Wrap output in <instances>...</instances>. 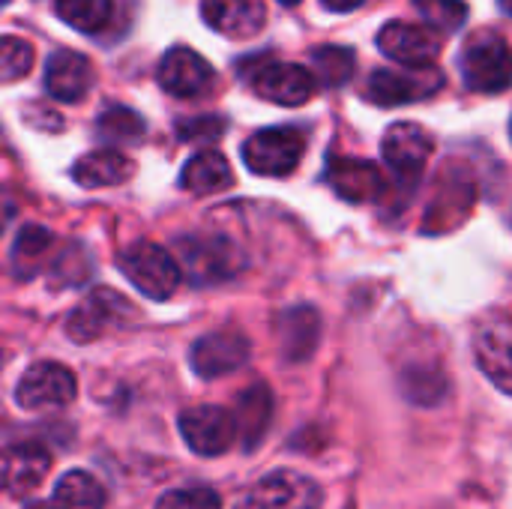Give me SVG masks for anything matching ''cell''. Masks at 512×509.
I'll return each mask as SVG.
<instances>
[{"instance_id":"obj_1","label":"cell","mask_w":512,"mask_h":509,"mask_svg":"<svg viewBox=\"0 0 512 509\" xmlns=\"http://www.w3.org/2000/svg\"><path fill=\"white\" fill-rule=\"evenodd\" d=\"M120 270L150 300H168L180 285L177 258L159 243H147V240L132 243L120 255Z\"/></svg>"},{"instance_id":"obj_2","label":"cell","mask_w":512,"mask_h":509,"mask_svg":"<svg viewBox=\"0 0 512 509\" xmlns=\"http://www.w3.org/2000/svg\"><path fill=\"white\" fill-rule=\"evenodd\" d=\"M462 78L477 93L510 87V48L501 33H474L462 51Z\"/></svg>"},{"instance_id":"obj_3","label":"cell","mask_w":512,"mask_h":509,"mask_svg":"<svg viewBox=\"0 0 512 509\" xmlns=\"http://www.w3.org/2000/svg\"><path fill=\"white\" fill-rule=\"evenodd\" d=\"M303 150H306V135L297 126H273L255 132L243 144V162L255 174L285 177L300 165Z\"/></svg>"},{"instance_id":"obj_4","label":"cell","mask_w":512,"mask_h":509,"mask_svg":"<svg viewBox=\"0 0 512 509\" xmlns=\"http://www.w3.org/2000/svg\"><path fill=\"white\" fill-rule=\"evenodd\" d=\"M324 492L321 486L297 471H273L258 480L240 509H321Z\"/></svg>"},{"instance_id":"obj_5","label":"cell","mask_w":512,"mask_h":509,"mask_svg":"<svg viewBox=\"0 0 512 509\" xmlns=\"http://www.w3.org/2000/svg\"><path fill=\"white\" fill-rule=\"evenodd\" d=\"M255 66L243 69V75H249L252 87L258 96L276 102V105H288V108H297V105H306L312 96H315V78L306 66H297V63H282V60H252Z\"/></svg>"},{"instance_id":"obj_6","label":"cell","mask_w":512,"mask_h":509,"mask_svg":"<svg viewBox=\"0 0 512 509\" xmlns=\"http://www.w3.org/2000/svg\"><path fill=\"white\" fill-rule=\"evenodd\" d=\"M444 87V72L435 66H423V69H375L369 84H366V96L375 105H408L417 99H429L432 93H438Z\"/></svg>"},{"instance_id":"obj_7","label":"cell","mask_w":512,"mask_h":509,"mask_svg":"<svg viewBox=\"0 0 512 509\" xmlns=\"http://www.w3.org/2000/svg\"><path fill=\"white\" fill-rule=\"evenodd\" d=\"M381 153L396 180L417 183L435 153V138L417 123H393L381 141Z\"/></svg>"},{"instance_id":"obj_8","label":"cell","mask_w":512,"mask_h":509,"mask_svg":"<svg viewBox=\"0 0 512 509\" xmlns=\"http://www.w3.org/2000/svg\"><path fill=\"white\" fill-rule=\"evenodd\" d=\"M78 393V384H75V375L60 366V363H33L18 387H15V402L24 408V411H45V408H63L75 399Z\"/></svg>"},{"instance_id":"obj_9","label":"cell","mask_w":512,"mask_h":509,"mask_svg":"<svg viewBox=\"0 0 512 509\" xmlns=\"http://www.w3.org/2000/svg\"><path fill=\"white\" fill-rule=\"evenodd\" d=\"M441 45H444V39L435 30H429L426 24H411V21H390L378 33V48L393 63H402L405 69L435 66Z\"/></svg>"},{"instance_id":"obj_10","label":"cell","mask_w":512,"mask_h":509,"mask_svg":"<svg viewBox=\"0 0 512 509\" xmlns=\"http://www.w3.org/2000/svg\"><path fill=\"white\" fill-rule=\"evenodd\" d=\"M180 432H183V441L189 444V450L198 456H207V459L228 453L237 441V426H234L231 411L216 408V405L183 411Z\"/></svg>"},{"instance_id":"obj_11","label":"cell","mask_w":512,"mask_h":509,"mask_svg":"<svg viewBox=\"0 0 512 509\" xmlns=\"http://www.w3.org/2000/svg\"><path fill=\"white\" fill-rule=\"evenodd\" d=\"M240 252L225 237H186L180 240V261L192 282H219L240 270Z\"/></svg>"},{"instance_id":"obj_12","label":"cell","mask_w":512,"mask_h":509,"mask_svg":"<svg viewBox=\"0 0 512 509\" xmlns=\"http://www.w3.org/2000/svg\"><path fill=\"white\" fill-rule=\"evenodd\" d=\"M51 471V453L33 441L0 450V492L9 498H27L42 486Z\"/></svg>"},{"instance_id":"obj_13","label":"cell","mask_w":512,"mask_h":509,"mask_svg":"<svg viewBox=\"0 0 512 509\" xmlns=\"http://www.w3.org/2000/svg\"><path fill=\"white\" fill-rule=\"evenodd\" d=\"M249 354H252V345L240 330H216V333L201 336L192 345L189 360L201 378H222V375L243 369L249 363Z\"/></svg>"},{"instance_id":"obj_14","label":"cell","mask_w":512,"mask_h":509,"mask_svg":"<svg viewBox=\"0 0 512 509\" xmlns=\"http://www.w3.org/2000/svg\"><path fill=\"white\" fill-rule=\"evenodd\" d=\"M126 315H135V309L111 288H99L81 306L72 309L66 321V333L72 336V342H96L105 330L120 324Z\"/></svg>"},{"instance_id":"obj_15","label":"cell","mask_w":512,"mask_h":509,"mask_svg":"<svg viewBox=\"0 0 512 509\" xmlns=\"http://www.w3.org/2000/svg\"><path fill=\"white\" fill-rule=\"evenodd\" d=\"M159 84L165 87V93H171L177 99H192V96H201L210 90L213 69L201 54L177 45L159 63Z\"/></svg>"},{"instance_id":"obj_16","label":"cell","mask_w":512,"mask_h":509,"mask_svg":"<svg viewBox=\"0 0 512 509\" xmlns=\"http://www.w3.org/2000/svg\"><path fill=\"white\" fill-rule=\"evenodd\" d=\"M327 183L336 189V195H342L345 201H354V204L381 198L384 186H387V180L375 162L351 159V156H333L327 162Z\"/></svg>"},{"instance_id":"obj_17","label":"cell","mask_w":512,"mask_h":509,"mask_svg":"<svg viewBox=\"0 0 512 509\" xmlns=\"http://www.w3.org/2000/svg\"><path fill=\"white\" fill-rule=\"evenodd\" d=\"M93 87V66L78 51H54L45 66V90L57 102H78Z\"/></svg>"},{"instance_id":"obj_18","label":"cell","mask_w":512,"mask_h":509,"mask_svg":"<svg viewBox=\"0 0 512 509\" xmlns=\"http://www.w3.org/2000/svg\"><path fill=\"white\" fill-rule=\"evenodd\" d=\"M201 15L231 39H249L267 24L264 0H201Z\"/></svg>"},{"instance_id":"obj_19","label":"cell","mask_w":512,"mask_h":509,"mask_svg":"<svg viewBox=\"0 0 512 509\" xmlns=\"http://www.w3.org/2000/svg\"><path fill=\"white\" fill-rule=\"evenodd\" d=\"M477 363L489 375V381L498 384V390L510 393L512 390V330L507 318L492 321L486 330L477 336Z\"/></svg>"},{"instance_id":"obj_20","label":"cell","mask_w":512,"mask_h":509,"mask_svg":"<svg viewBox=\"0 0 512 509\" xmlns=\"http://www.w3.org/2000/svg\"><path fill=\"white\" fill-rule=\"evenodd\" d=\"M72 177L75 183H81L84 189H102V186H120L132 177V162L114 150V147H102L93 150L87 156H81L72 165Z\"/></svg>"},{"instance_id":"obj_21","label":"cell","mask_w":512,"mask_h":509,"mask_svg":"<svg viewBox=\"0 0 512 509\" xmlns=\"http://www.w3.org/2000/svg\"><path fill=\"white\" fill-rule=\"evenodd\" d=\"M234 417V426H237V435L243 438V447L246 450H255L264 438V432L270 429V420H273V396L264 384H255L249 387L240 399H237V414Z\"/></svg>"},{"instance_id":"obj_22","label":"cell","mask_w":512,"mask_h":509,"mask_svg":"<svg viewBox=\"0 0 512 509\" xmlns=\"http://www.w3.org/2000/svg\"><path fill=\"white\" fill-rule=\"evenodd\" d=\"M234 183V174H231V165L222 153L216 150H201L195 153L183 174H180V186L192 195H213V192H222Z\"/></svg>"},{"instance_id":"obj_23","label":"cell","mask_w":512,"mask_h":509,"mask_svg":"<svg viewBox=\"0 0 512 509\" xmlns=\"http://www.w3.org/2000/svg\"><path fill=\"white\" fill-rule=\"evenodd\" d=\"M318 336H321V318L312 306H300V309H291L282 315L279 321V339H282V354L291 360V363H300L306 360L315 345H318Z\"/></svg>"},{"instance_id":"obj_24","label":"cell","mask_w":512,"mask_h":509,"mask_svg":"<svg viewBox=\"0 0 512 509\" xmlns=\"http://www.w3.org/2000/svg\"><path fill=\"white\" fill-rule=\"evenodd\" d=\"M105 489L84 471H69L57 480L51 498L45 504H33L30 509H102Z\"/></svg>"},{"instance_id":"obj_25","label":"cell","mask_w":512,"mask_h":509,"mask_svg":"<svg viewBox=\"0 0 512 509\" xmlns=\"http://www.w3.org/2000/svg\"><path fill=\"white\" fill-rule=\"evenodd\" d=\"M354 51L345 45H321L312 51V78L324 87H342L354 75Z\"/></svg>"},{"instance_id":"obj_26","label":"cell","mask_w":512,"mask_h":509,"mask_svg":"<svg viewBox=\"0 0 512 509\" xmlns=\"http://www.w3.org/2000/svg\"><path fill=\"white\" fill-rule=\"evenodd\" d=\"M54 6L57 15L81 33H99L114 12V0H54Z\"/></svg>"},{"instance_id":"obj_27","label":"cell","mask_w":512,"mask_h":509,"mask_svg":"<svg viewBox=\"0 0 512 509\" xmlns=\"http://www.w3.org/2000/svg\"><path fill=\"white\" fill-rule=\"evenodd\" d=\"M96 135L108 144H132V141H141L144 135V120L126 108V105H111L99 114L96 120Z\"/></svg>"},{"instance_id":"obj_28","label":"cell","mask_w":512,"mask_h":509,"mask_svg":"<svg viewBox=\"0 0 512 509\" xmlns=\"http://www.w3.org/2000/svg\"><path fill=\"white\" fill-rule=\"evenodd\" d=\"M417 12L429 24V30L441 33H456L465 27L468 18V3L465 0H414Z\"/></svg>"},{"instance_id":"obj_29","label":"cell","mask_w":512,"mask_h":509,"mask_svg":"<svg viewBox=\"0 0 512 509\" xmlns=\"http://www.w3.org/2000/svg\"><path fill=\"white\" fill-rule=\"evenodd\" d=\"M54 246V237L45 231V228H24L21 234H18V240H15V249H12V267L21 273V276H30L36 267H39V261H42V255L48 252Z\"/></svg>"},{"instance_id":"obj_30","label":"cell","mask_w":512,"mask_h":509,"mask_svg":"<svg viewBox=\"0 0 512 509\" xmlns=\"http://www.w3.org/2000/svg\"><path fill=\"white\" fill-rule=\"evenodd\" d=\"M33 69V48L18 36H0V81H18Z\"/></svg>"},{"instance_id":"obj_31","label":"cell","mask_w":512,"mask_h":509,"mask_svg":"<svg viewBox=\"0 0 512 509\" xmlns=\"http://www.w3.org/2000/svg\"><path fill=\"white\" fill-rule=\"evenodd\" d=\"M156 509H222V498L207 486H189L162 495Z\"/></svg>"},{"instance_id":"obj_32","label":"cell","mask_w":512,"mask_h":509,"mask_svg":"<svg viewBox=\"0 0 512 509\" xmlns=\"http://www.w3.org/2000/svg\"><path fill=\"white\" fill-rule=\"evenodd\" d=\"M225 132L222 117H195V120H180L177 135L180 141H216Z\"/></svg>"},{"instance_id":"obj_33","label":"cell","mask_w":512,"mask_h":509,"mask_svg":"<svg viewBox=\"0 0 512 509\" xmlns=\"http://www.w3.org/2000/svg\"><path fill=\"white\" fill-rule=\"evenodd\" d=\"M330 12H351V9H357L363 0H321Z\"/></svg>"},{"instance_id":"obj_34","label":"cell","mask_w":512,"mask_h":509,"mask_svg":"<svg viewBox=\"0 0 512 509\" xmlns=\"http://www.w3.org/2000/svg\"><path fill=\"white\" fill-rule=\"evenodd\" d=\"M279 3H285V6H294V3H300V0H279Z\"/></svg>"},{"instance_id":"obj_35","label":"cell","mask_w":512,"mask_h":509,"mask_svg":"<svg viewBox=\"0 0 512 509\" xmlns=\"http://www.w3.org/2000/svg\"><path fill=\"white\" fill-rule=\"evenodd\" d=\"M6 3H9V0H0V9H3V6H6Z\"/></svg>"},{"instance_id":"obj_36","label":"cell","mask_w":512,"mask_h":509,"mask_svg":"<svg viewBox=\"0 0 512 509\" xmlns=\"http://www.w3.org/2000/svg\"><path fill=\"white\" fill-rule=\"evenodd\" d=\"M0 369H3V354H0Z\"/></svg>"}]
</instances>
